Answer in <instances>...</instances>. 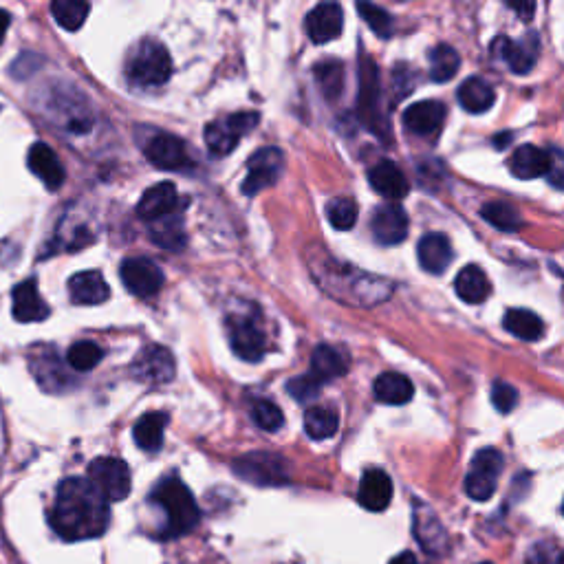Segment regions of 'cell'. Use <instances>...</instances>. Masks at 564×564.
Listing matches in <instances>:
<instances>
[{"mask_svg": "<svg viewBox=\"0 0 564 564\" xmlns=\"http://www.w3.org/2000/svg\"><path fill=\"white\" fill-rule=\"evenodd\" d=\"M49 523L69 542L100 538L111 523V509L89 479H67L58 487Z\"/></svg>", "mask_w": 564, "mask_h": 564, "instance_id": "6da1fadb", "label": "cell"}, {"mask_svg": "<svg viewBox=\"0 0 564 564\" xmlns=\"http://www.w3.org/2000/svg\"><path fill=\"white\" fill-rule=\"evenodd\" d=\"M313 254H316V258H309V269L316 276L318 285L329 296L346 302V305L373 307L377 302H384L390 296V291H393L390 280L368 276L364 271L349 265L333 263L320 247L313 249Z\"/></svg>", "mask_w": 564, "mask_h": 564, "instance_id": "7a4b0ae2", "label": "cell"}, {"mask_svg": "<svg viewBox=\"0 0 564 564\" xmlns=\"http://www.w3.org/2000/svg\"><path fill=\"white\" fill-rule=\"evenodd\" d=\"M150 503H155L164 509L166 514L164 536L168 538L188 534V531L199 525L201 518L199 507L194 503V496L190 494L186 483L177 479V476H168V479L161 481L153 490Z\"/></svg>", "mask_w": 564, "mask_h": 564, "instance_id": "3957f363", "label": "cell"}, {"mask_svg": "<svg viewBox=\"0 0 564 564\" xmlns=\"http://www.w3.org/2000/svg\"><path fill=\"white\" fill-rule=\"evenodd\" d=\"M172 75V58L168 49L157 40H144L130 53L126 62V78L141 89L164 86Z\"/></svg>", "mask_w": 564, "mask_h": 564, "instance_id": "277c9868", "label": "cell"}, {"mask_svg": "<svg viewBox=\"0 0 564 564\" xmlns=\"http://www.w3.org/2000/svg\"><path fill=\"white\" fill-rule=\"evenodd\" d=\"M357 115L373 130L375 135L386 137V115L382 108V84H379V71L373 58L362 56L360 62V106Z\"/></svg>", "mask_w": 564, "mask_h": 564, "instance_id": "5b68a950", "label": "cell"}, {"mask_svg": "<svg viewBox=\"0 0 564 564\" xmlns=\"http://www.w3.org/2000/svg\"><path fill=\"white\" fill-rule=\"evenodd\" d=\"M503 465V454L496 448H483L474 454L470 472L465 476V492H468L472 501H490L496 492Z\"/></svg>", "mask_w": 564, "mask_h": 564, "instance_id": "8992f818", "label": "cell"}, {"mask_svg": "<svg viewBox=\"0 0 564 564\" xmlns=\"http://www.w3.org/2000/svg\"><path fill=\"white\" fill-rule=\"evenodd\" d=\"M509 170H512V175L518 179H538V177L551 175L553 186L562 188V183H560L562 164H560L558 150L549 153V150H542L531 144L520 146L512 155V161H509Z\"/></svg>", "mask_w": 564, "mask_h": 564, "instance_id": "52a82bcc", "label": "cell"}, {"mask_svg": "<svg viewBox=\"0 0 564 564\" xmlns=\"http://www.w3.org/2000/svg\"><path fill=\"white\" fill-rule=\"evenodd\" d=\"M89 483L106 498V503H117L130 494L133 479L122 459L100 457L89 465Z\"/></svg>", "mask_w": 564, "mask_h": 564, "instance_id": "ba28073f", "label": "cell"}, {"mask_svg": "<svg viewBox=\"0 0 564 564\" xmlns=\"http://www.w3.org/2000/svg\"><path fill=\"white\" fill-rule=\"evenodd\" d=\"M258 113H236L219 122H212L205 126V144H208L210 153L216 157H225L234 153V148L238 146L243 135H247L249 130H254L258 124Z\"/></svg>", "mask_w": 564, "mask_h": 564, "instance_id": "9c48e42d", "label": "cell"}, {"mask_svg": "<svg viewBox=\"0 0 564 564\" xmlns=\"http://www.w3.org/2000/svg\"><path fill=\"white\" fill-rule=\"evenodd\" d=\"M234 472L243 481H249L260 487H274L289 481L287 461L278 454L269 452H252L234 461Z\"/></svg>", "mask_w": 564, "mask_h": 564, "instance_id": "30bf717a", "label": "cell"}, {"mask_svg": "<svg viewBox=\"0 0 564 564\" xmlns=\"http://www.w3.org/2000/svg\"><path fill=\"white\" fill-rule=\"evenodd\" d=\"M130 373H133V377L141 384L161 386L175 379L177 364L166 346L148 344L146 349H141L135 357L133 366H130Z\"/></svg>", "mask_w": 564, "mask_h": 564, "instance_id": "8fae6325", "label": "cell"}, {"mask_svg": "<svg viewBox=\"0 0 564 564\" xmlns=\"http://www.w3.org/2000/svg\"><path fill=\"white\" fill-rule=\"evenodd\" d=\"M285 168V155L278 148H263L249 157L247 177L243 181V194L256 197L258 192L274 186Z\"/></svg>", "mask_w": 564, "mask_h": 564, "instance_id": "7c38bea8", "label": "cell"}, {"mask_svg": "<svg viewBox=\"0 0 564 564\" xmlns=\"http://www.w3.org/2000/svg\"><path fill=\"white\" fill-rule=\"evenodd\" d=\"M119 276L130 294L137 298H150L164 287V271L150 258H128L119 269Z\"/></svg>", "mask_w": 564, "mask_h": 564, "instance_id": "4fadbf2b", "label": "cell"}, {"mask_svg": "<svg viewBox=\"0 0 564 564\" xmlns=\"http://www.w3.org/2000/svg\"><path fill=\"white\" fill-rule=\"evenodd\" d=\"M540 42L536 34H529L523 40H509L505 36H498L492 42V53L496 58H501L509 69L518 75H525L536 67L538 62Z\"/></svg>", "mask_w": 564, "mask_h": 564, "instance_id": "5bb4252c", "label": "cell"}, {"mask_svg": "<svg viewBox=\"0 0 564 564\" xmlns=\"http://www.w3.org/2000/svg\"><path fill=\"white\" fill-rule=\"evenodd\" d=\"M230 344L232 351L245 362H260L265 357L267 338L256 318H232L230 320Z\"/></svg>", "mask_w": 564, "mask_h": 564, "instance_id": "9a60e30c", "label": "cell"}, {"mask_svg": "<svg viewBox=\"0 0 564 564\" xmlns=\"http://www.w3.org/2000/svg\"><path fill=\"white\" fill-rule=\"evenodd\" d=\"M144 155L159 170H183L190 166L186 144L170 133H159L153 139H148Z\"/></svg>", "mask_w": 564, "mask_h": 564, "instance_id": "2e32d148", "label": "cell"}, {"mask_svg": "<svg viewBox=\"0 0 564 564\" xmlns=\"http://www.w3.org/2000/svg\"><path fill=\"white\" fill-rule=\"evenodd\" d=\"M371 230L379 245H397L408 236V214L399 203L379 205L373 214Z\"/></svg>", "mask_w": 564, "mask_h": 564, "instance_id": "e0dca14e", "label": "cell"}, {"mask_svg": "<svg viewBox=\"0 0 564 564\" xmlns=\"http://www.w3.org/2000/svg\"><path fill=\"white\" fill-rule=\"evenodd\" d=\"M412 527H415V536L423 551L432 553V556L448 551V531L428 505H415V525Z\"/></svg>", "mask_w": 564, "mask_h": 564, "instance_id": "ac0fdd59", "label": "cell"}, {"mask_svg": "<svg viewBox=\"0 0 564 564\" xmlns=\"http://www.w3.org/2000/svg\"><path fill=\"white\" fill-rule=\"evenodd\" d=\"M307 34L316 45H327V42L340 38L344 27V12L338 3H322L311 9L307 16Z\"/></svg>", "mask_w": 564, "mask_h": 564, "instance_id": "d6986e66", "label": "cell"}, {"mask_svg": "<svg viewBox=\"0 0 564 564\" xmlns=\"http://www.w3.org/2000/svg\"><path fill=\"white\" fill-rule=\"evenodd\" d=\"M357 501L368 512H384L390 501H393V481H390V476L377 468L366 470L360 481Z\"/></svg>", "mask_w": 564, "mask_h": 564, "instance_id": "ffe728a7", "label": "cell"}, {"mask_svg": "<svg viewBox=\"0 0 564 564\" xmlns=\"http://www.w3.org/2000/svg\"><path fill=\"white\" fill-rule=\"evenodd\" d=\"M177 201H179V194H177L175 183H170V181L157 183V186L148 188L144 194H141V201L137 203V214H139V219L153 223L161 219V216L175 212Z\"/></svg>", "mask_w": 564, "mask_h": 564, "instance_id": "44dd1931", "label": "cell"}, {"mask_svg": "<svg viewBox=\"0 0 564 564\" xmlns=\"http://www.w3.org/2000/svg\"><path fill=\"white\" fill-rule=\"evenodd\" d=\"M417 256L421 269H426L428 274H443L454 258L450 238L439 232L426 234L417 245Z\"/></svg>", "mask_w": 564, "mask_h": 564, "instance_id": "7402d4cb", "label": "cell"}, {"mask_svg": "<svg viewBox=\"0 0 564 564\" xmlns=\"http://www.w3.org/2000/svg\"><path fill=\"white\" fill-rule=\"evenodd\" d=\"M14 318L18 322H42L49 318V307L42 300L36 280H25L14 287Z\"/></svg>", "mask_w": 564, "mask_h": 564, "instance_id": "603a6c76", "label": "cell"}, {"mask_svg": "<svg viewBox=\"0 0 564 564\" xmlns=\"http://www.w3.org/2000/svg\"><path fill=\"white\" fill-rule=\"evenodd\" d=\"M29 170L45 183L49 190H58L62 188L64 183V168L60 164L58 155L47 144H34L29 148V157H27Z\"/></svg>", "mask_w": 564, "mask_h": 564, "instance_id": "cb8c5ba5", "label": "cell"}, {"mask_svg": "<svg viewBox=\"0 0 564 564\" xmlns=\"http://www.w3.org/2000/svg\"><path fill=\"white\" fill-rule=\"evenodd\" d=\"M69 296L75 305H102L111 296L100 271H80L69 280Z\"/></svg>", "mask_w": 564, "mask_h": 564, "instance_id": "d4e9b609", "label": "cell"}, {"mask_svg": "<svg viewBox=\"0 0 564 564\" xmlns=\"http://www.w3.org/2000/svg\"><path fill=\"white\" fill-rule=\"evenodd\" d=\"M443 119H446V106L437 100L417 102L406 108L404 124L415 135H432L441 128Z\"/></svg>", "mask_w": 564, "mask_h": 564, "instance_id": "484cf974", "label": "cell"}, {"mask_svg": "<svg viewBox=\"0 0 564 564\" xmlns=\"http://www.w3.org/2000/svg\"><path fill=\"white\" fill-rule=\"evenodd\" d=\"M368 181H371V186L375 192L382 194L386 199H404L410 186H408V179L404 172L393 161H379L375 168H371L368 172Z\"/></svg>", "mask_w": 564, "mask_h": 564, "instance_id": "4316f807", "label": "cell"}, {"mask_svg": "<svg viewBox=\"0 0 564 564\" xmlns=\"http://www.w3.org/2000/svg\"><path fill=\"white\" fill-rule=\"evenodd\" d=\"M454 289L463 302L468 305H481L492 294L490 278L479 265H468L461 269V274L454 280Z\"/></svg>", "mask_w": 564, "mask_h": 564, "instance_id": "83f0119b", "label": "cell"}, {"mask_svg": "<svg viewBox=\"0 0 564 564\" xmlns=\"http://www.w3.org/2000/svg\"><path fill=\"white\" fill-rule=\"evenodd\" d=\"M150 238H153L155 245L170 249V252H181L188 241L186 230H183L181 212L175 210L150 223Z\"/></svg>", "mask_w": 564, "mask_h": 564, "instance_id": "f1b7e54d", "label": "cell"}, {"mask_svg": "<svg viewBox=\"0 0 564 564\" xmlns=\"http://www.w3.org/2000/svg\"><path fill=\"white\" fill-rule=\"evenodd\" d=\"M166 426H168L166 412H148V415H144L135 423L133 428L135 443L146 452L161 450V446H164Z\"/></svg>", "mask_w": 564, "mask_h": 564, "instance_id": "f546056e", "label": "cell"}, {"mask_svg": "<svg viewBox=\"0 0 564 564\" xmlns=\"http://www.w3.org/2000/svg\"><path fill=\"white\" fill-rule=\"evenodd\" d=\"M375 397L379 401H384L388 406H404L415 395V388L412 382L401 373H384L375 379L373 384Z\"/></svg>", "mask_w": 564, "mask_h": 564, "instance_id": "4dcf8cb0", "label": "cell"}, {"mask_svg": "<svg viewBox=\"0 0 564 564\" xmlns=\"http://www.w3.org/2000/svg\"><path fill=\"white\" fill-rule=\"evenodd\" d=\"M346 368H349V362H346V357L335 349V346L320 344L318 349L313 351L309 375H313L320 384H324L329 382V379L342 377L346 373Z\"/></svg>", "mask_w": 564, "mask_h": 564, "instance_id": "1f68e13d", "label": "cell"}, {"mask_svg": "<svg viewBox=\"0 0 564 564\" xmlns=\"http://www.w3.org/2000/svg\"><path fill=\"white\" fill-rule=\"evenodd\" d=\"M459 102L468 113H485L490 111L496 100V93L490 82L483 78H468L459 86Z\"/></svg>", "mask_w": 564, "mask_h": 564, "instance_id": "d6a6232c", "label": "cell"}, {"mask_svg": "<svg viewBox=\"0 0 564 564\" xmlns=\"http://www.w3.org/2000/svg\"><path fill=\"white\" fill-rule=\"evenodd\" d=\"M503 327L512 335H516L518 340L525 342H536L542 338V333H545V324H542L536 313L527 309L507 311L503 318Z\"/></svg>", "mask_w": 564, "mask_h": 564, "instance_id": "836d02e7", "label": "cell"}, {"mask_svg": "<svg viewBox=\"0 0 564 564\" xmlns=\"http://www.w3.org/2000/svg\"><path fill=\"white\" fill-rule=\"evenodd\" d=\"M338 412L327 406H311L305 412V432L313 441H324L338 432Z\"/></svg>", "mask_w": 564, "mask_h": 564, "instance_id": "e575fe53", "label": "cell"}, {"mask_svg": "<svg viewBox=\"0 0 564 564\" xmlns=\"http://www.w3.org/2000/svg\"><path fill=\"white\" fill-rule=\"evenodd\" d=\"M428 62H430V80L439 82V84L450 82L461 67L459 53L454 51L450 45H437L430 51Z\"/></svg>", "mask_w": 564, "mask_h": 564, "instance_id": "d590c367", "label": "cell"}, {"mask_svg": "<svg viewBox=\"0 0 564 564\" xmlns=\"http://www.w3.org/2000/svg\"><path fill=\"white\" fill-rule=\"evenodd\" d=\"M481 216L490 225L498 227L501 232H518L520 227L525 225L520 212L514 208V205H509L505 201L485 203L483 210H481Z\"/></svg>", "mask_w": 564, "mask_h": 564, "instance_id": "8d00e7d4", "label": "cell"}, {"mask_svg": "<svg viewBox=\"0 0 564 564\" xmlns=\"http://www.w3.org/2000/svg\"><path fill=\"white\" fill-rule=\"evenodd\" d=\"M34 368V375L38 377V382L42 388L47 390H62V386L69 384V375L64 371V366L53 353L40 355V360L31 364Z\"/></svg>", "mask_w": 564, "mask_h": 564, "instance_id": "74e56055", "label": "cell"}, {"mask_svg": "<svg viewBox=\"0 0 564 564\" xmlns=\"http://www.w3.org/2000/svg\"><path fill=\"white\" fill-rule=\"evenodd\" d=\"M89 12L91 5L82 3V0H56V3L51 5V14L56 18V23L67 31H78L84 25Z\"/></svg>", "mask_w": 564, "mask_h": 564, "instance_id": "f35d334b", "label": "cell"}, {"mask_svg": "<svg viewBox=\"0 0 564 564\" xmlns=\"http://www.w3.org/2000/svg\"><path fill=\"white\" fill-rule=\"evenodd\" d=\"M316 80L327 100H338L344 89V67L340 62H322L316 67Z\"/></svg>", "mask_w": 564, "mask_h": 564, "instance_id": "ab89813d", "label": "cell"}, {"mask_svg": "<svg viewBox=\"0 0 564 564\" xmlns=\"http://www.w3.org/2000/svg\"><path fill=\"white\" fill-rule=\"evenodd\" d=\"M104 351L97 346L95 342H78L73 344L69 353H67V362L73 368V371L78 373H86V371H93V368L102 362Z\"/></svg>", "mask_w": 564, "mask_h": 564, "instance_id": "60d3db41", "label": "cell"}, {"mask_svg": "<svg viewBox=\"0 0 564 564\" xmlns=\"http://www.w3.org/2000/svg\"><path fill=\"white\" fill-rule=\"evenodd\" d=\"M327 219L335 230H351L357 223V203L349 197H335L327 203Z\"/></svg>", "mask_w": 564, "mask_h": 564, "instance_id": "b9f144b4", "label": "cell"}, {"mask_svg": "<svg viewBox=\"0 0 564 564\" xmlns=\"http://www.w3.org/2000/svg\"><path fill=\"white\" fill-rule=\"evenodd\" d=\"M249 412H252V419L256 426L265 432H276L282 428V423H285V417H282V412L274 401L256 399Z\"/></svg>", "mask_w": 564, "mask_h": 564, "instance_id": "7bdbcfd3", "label": "cell"}, {"mask_svg": "<svg viewBox=\"0 0 564 564\" xmlns=\"http://www.w3.org/2000/svg\"><path fill=\"white\" fill-rule=\"evenodd\" d=\"M357 9H360V14L366 20V25L371 27L379 38L393 36V16H390L386 9H382L379 5H373V3H360V5H357Z\"/></svg>", "mask_w": 564, "mask_h": 564, "instance_id": "ee69618b", "label": "cell"}, {"mask_svg": "<svg viewBox=\"0 0 564 564\" xmlns=\"http://www.w3.org/2000/svg\"><path fill=\"white\" fill-rule=\"evenodd\" d=\"M320 388L322 384L313 375H300V377L289 379L287 393L296 401H300V404H311V401L318 399Z\"/></svg>", "mask_w": 564, "mask_h": 564, "instance_id": "f6af8a7d", "label": "cell"}, {"mask_svg": "<svg viewBox=\"0 0 564 564\" xmlns=\"http://www.w3.org/2000/svg\"><path fill=\"white\" fill-rule=\"evenodd\" d=\"M525 564H562V553L556 542L540 540L527 551Z\"/></svg>", "mask_w": 564, "mask_h": 564, "instance_id": "bcb514c9", "label": "cell"}, {"mask_svg": "<svg viewBox=\"0 0 564 564\" xmlns=\"http://www.w3.org/2000/svg\"><path fill=\"white\" fill-rule=\"evenodd\" d=\"M492 404L501 415H507L518 406V390L507 382H496L492 386Z\"/></svg>", "mask_w": 564, "mask_h": 564, "instance_id": "7dc6e473", "label": "cell"}, {"mask_svg": "<svg viewBox=\"0 0 564 564\" xmlns=\"http://www.w3.org/2000/svg\"><path fill=\"white\" fill-rule=\"evenodd\" d=\"M9 25H12V16H9L5 9H0V45H3Z\"/></svg>", "mask_w": 564, "mask_h": 564, "instance_id": "c3c4849f", "label": "cell"}, {"mask_svg": "<svg viewBox=\"0 0 564 564\" xmlns=\"http://www.w3.org/2000/svg\"><path fill=\"white\" fill-rule=\"evenodd\" d=\"M388 564H419V562H417L415 556H412L410 551H404V553H399V556H395L393 560H390Z\"/></svg>", "mask_w": 564, "mask_h": 564, "instance_id": "681fc988", "label": "cell"}, {"mask_svg": "<svg viewBox=\"0 0 564 564\" xmlns=\"http://www.w3.org/2000/svg\"><path fill=\"white\" fill-rule=\"evenodd\" d=\"M509 7H512L514 12H520V14H523V20H529V16L534 14V9H536V7H534V3H529V5H509Z\"/></svg>", "mask_w": 564, "mask_h": 564, "instance_id": "f907efd6", "label": "cell"}, {"mask_svg": "<svg viewBox=\"0 0 564 564\" xmlns=\"http://www.w3.org/2000/svg\"><path fill=\"white\" fill-rule=\"evenodd\" d=\"M481 564H492V562H481Z\"/></svg>", "mask_w": 564, "mask_h": 564, "instance_id": "816d5d0a", "label": "cell"}]
</instances>
